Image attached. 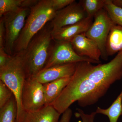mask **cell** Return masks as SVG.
Masks as SVG:
<instances>
[{
  "mask_svg": "<svg viewBox=\"0 0 122 122\" xmlns=\"http://www.w3.org/2000/svg\"><path fill=\"white\" fill-rule=\"evenodd\" d=\"M61 115L52 106L48 105L37 111L24 112L16 122H59Z\"/></svg>",
  "mask_w": 122,
  "mask_h": 122,
  "instance_id": "13",
  "label": "cell"
},
{
  "mask_svg": "<svg viewBox=\"0 0 122 122\" xmlns=\"http://www.w3.org/2000/svg\"><path fill=\"white\" fill-rule=\"evenodd\" d=\"M23 0H0V17L5 14L22 8Z\"/></svg>",
  "mask_w": 122,
  "mask_h": 122,
  "instance_id": "20",
  "label": "cell"
},
{
  "mask_svg": "<svg viewBox=\"0 0 122 122\" xmlns=\"http://www.w3.org/2000/svg\"><path fill=\"white\" fill-rule=\"evenodd\" d=\"M0 110V122H16L17 106L14 96Z\"/></svg>",
  "mask_w": 122,
  "mask_h": 122,
  "instance_id": "17",
  "label": "cell"
},
{
  "mask_svg": "<svg viewBox=\"0 0 122 122\" xmlns=\"http://www.w3.org/2000/svg\"><path fill=\"white\" fill-rule=\"evenodd\" d=\"M93 20V18L87 17L76 24L52 30L53 39L70 41L76 36L86 33L91 26Z\"/></svg>",
  "mask_w": 122,
  "mask_h": 122,
  "instance_id": "12",
  "label": "cell"
},
{
  "mask_svg": "<svg viewBox=\"0 0 122 122\" xmlns=\"http://www.w3.org/2000/svg\"><path fill=\"white\" fill-rule=\"evenodd\" d=\"M13 96L11 90L0 80V109L4 106Z\"/></svg>",
  "mask_w": 122,
  "mask_h": 122,
  "instance_id": "21",
  "label": "cell"
},
{
  "mask_svg": "<svg viewBox=\"0 0 122 122\" xmlns=\"http://www.w3.org/2000/svg\"><path fill=\"white\" fill-rule=\"evenodd\" d=\"M26 78L25 65L23 51L15 53L3 67L0 68V79L11 90L17 106L16 122L24 113L21 102V93Z\"/></svg>",
  "mask_w": 122,
  "mask_h": 122,
  "instance_id": "4",
  "label": "cell"
},
{
  "mask_svg": "<svg viewBox=\"0 0 122 122\" xmlns=\"http://www.w3.org/2000/svg\"><path fill=\"white\" fill-rule=\"evenodd\" d=\"M94 21L85 35L97 45L101 53V58L107 61L106 45L107 39L113 23L106 11L103 9L95 16Z\"/></svg>",
  "mask_w": 122,
  "mask_h": 122,
  "instance_id": "6",
  "label": "cell"
},
{
  "mask_svg": "<svg viewBox=\"0 0 122 122\" xmlns=\"http://www.w3.org/2000/svg\"><path fill=\"white\" fill-rule=\"evenodd\" d=\"M75 1V0H52L53 6L57 11L66 8Z\"/></svg>",
  "mask_w": 122,
  "mask_h": 122,
  "instance_id": "23",
  "label": "cell"
},
{
  "mask_svg": "<svg viewBox=\"0 0 122 122\" xmlns=\"http://www.w3.org/2000/svg\"><path fill=\"white\" fill-rule=\"evenodd\" d=\"M30 8H20L4 14V19L6 32L4 49L10 55L14 54V45L24 28Z\"/></svg>",
  "mask_w": 122,
  "mask_h": 122,
  "instance_id": "5",
  "label": "cell"
},
{
  "mask_svg": "<svg viewBox=\"0 0 122 122\" xmlns=\"http://www.w3.org/2000/svg\"><path fill=\"white\" fill-rule=\"evenodd\" d=\"M122 78V51L107 63L78 62L69 82L51 105L61 114L76 102L83 107L93 105Z\"/></svg>",
  "mask_w": 122,
  "mask_h": 122,
  "instance_id": "1",
  "label": "cell"
},
{
  "mask_svg": "<svg viewBox=\"0 0 122 122\" xmlns=\"http://www.w3.org/2000/svg\"><path fill=\"white\" fill-rule=\"evenodd\" d=\"M21 102L24 112L37 111L46 106L43 84L35 78H26L22 89Z\"/></svg>",
  "mask_w": 122,
  "mask_h": 122,
  "instance_id": "8",
  "label": "cell"
},
{
  "mask_svg": "<svg viewBox=\"0 0 122 122\" xmlns=\"http://www.w3.org/2000/svg\"><path fill=\"white\" fill-rule=\"evenodd\" d=\"M72 114V110L69 108L62 114L59 122H70Z\"/></svg>",
  "mask_w": 122,
  "mask_h": 122,
  "instance_id": "26",
  "label": "cell"
},
{
  "mask_svg": "<svg viewBox=\"0 0 122 122\" xmlns=\"http://www.w3.org/2000/svg\"><path fill=\"white\" fill-rule=\"evenodd\" d=\"M112 2L115 5L122 8V0H113Z\"/></svg>",
  "mask_w": 122,
  "mask_h": 122,
  "instance_id": "27",
  "label": "cell"
},
{
  "mask_svg": "<svg viewBox=\"0 0 122 122\" xmlns=\"http://www.w3.org/2000/svg\"><path fill=\"white\" fill-rule=\"evenodd\" d=\"M70 42L75 52L79 56L89 58L99 63L101 62V53L98 46L85 33L76 36Z\"/></svg>",
  "mask_w": 122,
  "mask_h": 122,
  "instance_id": "10",
  "label": "cell"
},
{
  "mask_svg": "<svg viewBox=\"0 0 122 122\" xmlns=\"http://www.w3.org/2000/svg\"><path fill=\"white\" fill-rule=\"evenodd\" d=\"M105 0H82L79 2L81 5L87 17L93 18L95 15L104 9Z\"/></svg>",
  "mask_w": 122,
  "mask_h": 122,
  "instance_id": "18",
  "label": "cell"
},
{
  "mask_svg": "<svg viewBox=\"0 0 122 122\" xmlns=\"http://www.w3.org/2000/svg\"><path fill=\"white\" fill-rule=\"evenodd\" d=\"M11 55L8 54L4 48H0V68L4 66L10 60Z\"/></svg>",
  "mask_w": 122,
  "mask_h": 122,
  "instance_id": "25",
  "label": "cell"
},
{
  "mask_svg": "<svg viewBox=\"0 0 122 122\" xmlns=\"http://www.w3.org/2000/svg\"><path fill=\"white\" fill-rule=\"evenodd\" d=\"M71 77L60 79L43 84L46 106L52 104L68 85Z\"/></svg>",
  "mask_w": 122,
  "mask_h": 122,
  "instance_id": "14",
  "label": "cell"
},
{
  "mask_svg": "<svg viewBox=\"0 0 122 122\" xmlns=\"http://www.w3.org/2000/svg\"><path fill=\"white\" fill-rule=\"evenodd\" d=\"M6 32L3 18L0 19V48H4Z\"/></svg>",
  "mask_w": 122,
  "mask_h": 122,
  "instance_id": "24",
  "label": "cell"
},
{
  "mask_svg": "<svg viewBox=\"0 0 122 122\" xmlns=\"http://www.w3.org/2000/svg\"><path fill=\"white\" fill-rule=\"evenodd\" d=\"M95 112L97 114L107 116L110 122H117L119 117L122 115V90L110 106L106 109L98 107Z\"/></svg>",
  "mask_w": 122,
  "mask_h": 122,
  "instance_id": "16",
  "label": "cell"
},
{
  "mask_svg": "<svg viewBox=\"0 0 122 122\" xmlns=\"http://www.w3.org/2000/svg\"><path fill=\"white\" fill-rule=\"evenodd\" d=\"M52 31L49 22L34 36L23 51L26 78L34 77L46 67L54 41Z\"/></svg>",
  "mask_w": 122,
  "mask_h": 122,
  "instance_id": "2",
  "label": "cell"
},
{
  "mask_svg": "<svg viewBox=\"0 0 122 122\" xmlns=\"http://www.w3.org/2000/svg\"><path fill=\"white\" fill-rule=\"evenodd\" d=\"M85 61L93 64L100 63L89 58L79 56L74 51L70 42L54 40L49 60L44 69L58 65Z\"/></svg>",
  "mask_w": 122,
  "mask_h": 122,
  "instance_id": "7",
  "label": "cell"
},
{
  "mask_svg": "<svg viewBox=\"0 0 122 122\" xmlns=\"http://www.w3.org/2000/svg\"><path fill=\"white\" fill-rule=\"evenodd\" d=\"M57 11L52 0H41L31 7L20 36L14 45V54L26 49L32 38L54 17Z\"/></svg>",
  "mask_w": 122,
  "mask_h": 122,
  "instance_id": "3",
  "label": "cell"
},
{
  "mask_svg": "<svg viewBox=\"0 0 122 122\" xmlns=\"http://www.w3.org/2000/svg\"><path fill=\"white\" fill-rule=\"evenodd\" d=\"M77 63H67L51 66L42 70L33 77L42 84L60 79L70 77L75 72Z\"/></svg>",
  "mask_w": 122,
  "mask_h": 122,
  "instance_id": "11",
  "label": "cell"
},
{
  "mask_svg": "<svg viewBox=\"0 0 122 122\" xmlns=\"http://www.w3.org/2000/svg\"><path fill=\"white\" fill-rule=\"evenodd\" d=\"M106 49L107 57L122 51V26L114 24L107 39Z\"/></svg>",
  "mask_w": 122,
  "mask_h": 122,
  "instance_id": "15",
  "label": "cell"
},
{
  "mask_svg": "<svg viewBox=\"0 0 122 122\" xmlns=\"http://www.w3.org/2000/svg\"><path fill=\"white\" fill-rule=\"evenodd\" d=\"M87 17L81 5L76 1L61 10L57 11L50 22L52 30L76 24Z\"/></svg>",
  "mask_w": 122,
  "mask_h": 122,
  "instance_id": "9",
  "label": "cell"
},
{
  "mask_svg": "<svg viewBox=\"0 0 122 122\" xmlns=\"http://www.w3.org/2000/svg\"><path fill=\"white\" fill-rule=\"evenodd\" d=\"M77 115L81 118L82 122H94L95 118L97 114L95 112L88 114L85 113L81 109H77Z\"/></svg>",
  "mask_w": 122,
  "mask_h": 122,
  "instance_id": "22",
  "label": "cell"
},
{
  "mask_svg": "<svg viewBox=\"0 0 122 122\" xmlns=\"http://www.w3.org/2000/svg\"><path fill=\"white\" fill-rule=\"evenodd\" d=\"M104 8L113 23L122 26V8L114 4L112 0H105Z\"/></svg>",
  "mask_w": 122,
  "mask_h": 122,
  "instance_id": "19",
  "label": "cell"
}]
</instances>
